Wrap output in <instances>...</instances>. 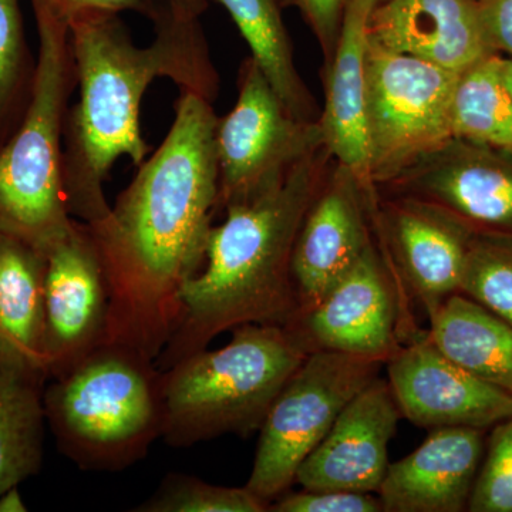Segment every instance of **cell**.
<instances>
[{"label":"cell","mask_w":512,"mask_h":512,"mask_svg":"<svg viewBox=\"0 0 512 512\" xmlns=\"http://www.w3.org/2000/svg\"><path fill=\"white\" fill-rule=\"evenodd\" d=\"M434 345L478 379L512 397V325L461 293L429 316Z\"/></svg>","instance_id":"44dd1931"},{"label":"cell","mask_w":512,"mask_h":512,"mask_svg":"<svg viewBox=\"0 0 512 512\" xmlns=\"http://www.w3.org/2000/svg\"><path fill=\"white\" fill-rule=\"evenodd\" d=\"M156 37L134 45L117 13H87L69 20L79 103L64 124L63 184L73 220L94 224L109 214L104 183L120 157L143 164L150 146L140 130V109L156 79L207 100L218 93L200 16L170 5L151 12Z\"/></svg>","instance_id":"7a4b0ae2"},{"label":"cell","mask_w":512,"mask_h":512,"mask_svg":"<svg viewBox=\"0 0 512 512\" xmlns=\"http://www.w3.org/2000/svg\"><path fill=\"white\" fill-rule=\"evenodd\" d=\"M52 9L60 18L69 20L87 13H117L127 9H144L143 0H30ZM171 8H177L200 16L207 9V0H168Z\"/></svg>","instance_id":"4dcf8cb0"},{"label":"cell","mask_w":512,"mask_h":512,"mask_svg":"<svg viewBox=\"0 0 512 512\" xmlns=\"http://www.w3.org/2000/svg\"><path fill=\"white\" fill-rule=\"evenodd\" d=\"M35 74L20 0H0V148L28 110Z\"/></svg>","instance_id":"d4e9b609"},{"label":"cell","mask_w":512,"mask_h":512,"mask_svg":"<svg viewBox=\"0 0 512 512\" xmlns=\"http://www.w3.org/2000/svg\"><path fill=\"white\" fill-rule=\"evenodd\" d=\"M45 339L47 379L69 372L106 342L110 295L92 235L84 222L46 255Z\"/></svg>","instance_id":"9a60e30c"},{"label":"cell","mask_w":512,"mask_h":512,"mask_svg":"<svg viewBox=\"0 0 512 512\" xmlns=\"http://www.w3.org/2000/svg\"><path fill=\"white\" fill-rule=\"evenodd\" d=\"M491 45L512 59V0H478Z\"/></svg>","instance_id":"1f68e13d"},{"label":"cell","mask_w":512,"mask_h":512,"mask_svg":"<svg viewBox=\"0 0 512 512\" xmlns=\"http://www.w3.org/2000/svg\"><path fill=\"white\" fill-rule=\"evenodd\" d=\"M376 202L377 188L367 187L335 161L306 212L293 249L296 312L315 306L373 244Z\"/></svg>","instance_id":"4fadbf2b"},{"label":"cell","mask_w":512,"mask_h":512,"mask_svg":"<svg viewBox=\"0 0 512 512\" xmlns=\"http://www.w3.org/2000/svg\"><path fill=\"white\" fill-rule=\"evenodd\" d=\"M156 360L103 343L43 392L46 423L80 470L119 473L163 439L164 399Z\"/></svg>","instance_id":"5b68a950"},{"label":"cell","mask_w":512,"mask_h":512,"mask_svg":"<svg viewBox=\"0 0 512 512\" xmlns=\"http://www.w3.org/2000/svg\"><path fill=\"white\" fill-rule=\"evenodd\" d=\"M278 325H242L221 349H202L161 370L163 440L187 448L261 429L269 407L305 359Z\"/></svg>","instance_id":"8992f818"},{"label":"cell","mask_w":512,"mask_h":512,"mask_svg":"<svg viewBox=\"0 0 512 512\" xmlns=\"http://www.w3.org/2000/svg\"><path fill=\"white\" fill-rule=\"evenodd\" d=\"M224 6L251 49L272 89L293 116L318 120L315 101L299 76L291 40L279 12L278 0H217Z\"/></svg>","instance_id":"603a6c76"},{"label":"cell","mask_w":512,"mask_h":512,"mask_svg":"<svg viewBox=\"0 0 512 512\" xmlns=\"http://www.w3.org/2000/svg\"><path fill=\"white\" fill-rule=\"evenodd\" d=\"M487 430L443 427L409 456L390 463L379 497L383 512L467 511Z\"/></svg>","instance_id":"ac0fdd59"},{"label":"cell","mask_w":512,"mask_h":512,"mask_svg":"<svg viewBox=\"0 0 512 512\" xmlns=\"http://www.w3.org/2000/svg\"><path fill=\"white\" fill-rule=\"evenodd\" d=\"M501 72H503L505 83H507L508 89L512 93V59L510 57L503 55V59H501Z\"/></svg>","instance_id":"836d02e7"},{"label":"cell","mask_w":512,"mask_h":512,"mask_svg":"<svg viewBox=\"0 0 512 512\" xmlns=\"http://www.w3.org/2000/svg\"><path fill=\"white\" fill-rule=\"evenodd\" d=\"M400 419L389 383L377 377L345 407L325 439L305 458L295 484L312 491L379 493Z\"/></svg>","instance_id":"2e32d148"},{"label":"cell","mask_w":512,"mask_h":512,"mask_svg":"<svg viewBox=\"0 0 512 512\" xmlns=\"http://www.w3.org/2000/svg\"><path fill=\"white\" fill-rule=\"evenodd\" d=\"M30 3L39 42L35 84L19 127L0 148V235L47 255L76 222L64 195L63 137L77 77L66 20Z\"/></svg>","instance_id":"277c9868"},{"label":"cell","mask_w":512,"mask_h":512,"mask_svg":"<svg viewBox=\"0 0 512 512\" xmlns=\"http://www.w3.org/2000/svg\"><path fill=\"white\" fill-rule=\"evenodd\" d=\"M377 190L436 205L476 234L512 237V148L453 137Z\"/></svg>","instance_id":"7c38bea8"},{"label":"cell","mask_w":512,"mask_h":512,"mask_svg":"<svg viewBox=\"0 0 512 512\" xmlns=\"http://www.w3.org/2000/svg\"><path fill=\"white\" fill-rule=\"evenodd\" d=\"M25 501H23L22 495H20L19 485L10 487L8 490L3 491L0 494V512H26Z\"/></svg>","instance_id":"d6a6232c"},{"label":"cell","mask_w":512,"mask_h":512,"mask_svg":"<svg viewBox=\"0 0 512 512\" xmlns=\"http://www.w3.org/2000/svg\"><path fill=\"white\" fill-rule=\"evenodd\" d=\"M382 362L343 353L306 355L266 413L254 467L245 484L271 504L295 484L305 458L319 446L340 413L380 375Z\"/></svg>","instance_id":"52a82bcc"},{"label":"cell","mask_w":512,"mask_h":512,"mask_svg":"<svg viewBox=\"0 0 512 512\" xmlns=\"http://www.w3.org/2000/svg\"><path fill=\"white\" fill-rule=\"evenodd\" d=\"M45 276V254L0 235V359L46 382Z\"/></svg>","instance_id":"ffe728a7"},{"label":"cell","mask_w":512,"mask_h":512,"mask_svg":"<svg viewBox=\"0 0 512 512\" xmlns=\"http://www.w3.org/2000/svg\"><path fill=\"white\" fill-rule=\"evenodd\" d=\"M272 512H383L379 494L343 490L286 491L269 504Z\"/></svg>","instance_id":"f1b7e54d"},{"label":"cell","mask_w":512,"mask_h":512,"mask_svg":"<svg viewBox=\"0 0 512 512\" xmlns=\"http://www.w3.org/2000/svg\"><path fill=\"white\" fill-rule=\"evenodd\" d=\"M348 2L349 0H279L282 6H291L301 12L322 47L326 63L332 59L338 46Z\"/></svg>","instance_id":"f546056e"},{"label":"cell","mask_w":512,"mask_h":512,"mask_svg":"<svg viewBox=\"0 0 512 512\" xmlns=\"http://www.w3.org/2000/svg\"><path fill=\"white\" fill-rule=\"evenodd\" d=\"M161 146L138 165L109 214L86 224L110 295L106 342L157 360L183 316V293L207 259L220 200L210 100L180 92Z\"/></svg>","instance_id":"6da1fadb"},{"label":"cell","mask_w":512,"mask_h":512,"mask_svg":"<svg viewBox=\"0 0 512 512\" xmlns=\"http://www.w3.org/2000/svg\"><path fill=\"white\" fill-rule=\"evenodd\" d=\"M458 74L367 40L369 174L376 188L453 138Z\"/></svg>","instance_id":"ba28073f"},{"label":"cell","mask_w":512,"mask_h":512,"mask_svg":"<svg viewBox=\"0 0 512 512\" xmlns=\"http://www.w3.org/2000/svg\"><path fill=\"white\" fill-rule=\"evenodd\" d=\"M137 512H266L269 504L244 487H222L188 474L170 473Z\"/></svg>","instance_id":"4316f807"},{"label":"cell","mask_w":512,"mask_h":512,"mask_svg":"<svg viewBox=\"0 0 512 512\" xmlns=\"http://www.w3.org/2000/svg\"><path fill=\"white\" fill-rule=\"evenodd\" d=\"M43 392L45 380L0 359V494L42 468Z\"/></svg>","instance_id":"7402d4cb"},{"label":"cell","mask_w":512,"mask_h":512,"mask_svg":"<svg viewBox=\"0 0 512 512\" xmlns=\"http://www.w3.org/2000/svg\"><path fill=\"white\" fill-rule=\"evenodd\" d=\"M458 293L512 325V237L474 232Z\"/></svg>","instance_id":"484cf974"},{"label":"cell","mask_w":512,"mask_h":512,"mask_svg":"<svg viewBox=\"0 0 512 512\" xmlns=\"http://www.w3.org/2000/svg\"><path fill=\"white\" fill-rule=\"evenodd\" d=\"M467 511L512 512V416L491 427Z\"/></svg>","instance_id":"83f0119b"},{"label":"cell","mask_w":512,"mask_h":512,"mask_svg":"<svg viewBox=\"0 0 512 512\" xmlns=\"http://www.w3.org/2000/svg\"><path fill=\"white\" fill-rule=\"evenodd\" d=\"M384 366L403 419L420 429L490 430L512 416V397L450 359L420 329Z\"/></svg>","instance_id":"5bb4252c"},{"label":"cell","mask_w":512,"mask_h":512,"mask_svg":"<svg viewBox=\"0 0 512 512\" xmlns=\"http://www.w3.org/2000/svg\"><path fill=\"white\" fill-rule=\"evenodd\" d=\"M363 2L369 3V5H372L373 8H375V6L379 5V3L384 2V0H363Z\"/></svg>","instance_id":"e575fe53"},{"label":"cell","mask_w":512,"mask_h":512,"mask_svg":"<svg viewBox=\"0 0 512 512\" xmlns=\"http://www.w3.org/2000/svg\"><path fill=\"white\" fill-rule=\"evenodd\" d=\"M372 5L349 0L338 46L326 63L325 107L318 119L333 161L370 188L367 137L366 25Z\"/></svg>","instance_id":"d6986e66"},{"label":"cell","mask_w":512,"mask_h":512,"mask_svg":"<svg viewBox=\"0 0 512 512\" xmlns=\"http://www.w3.org/2000/svg\"><path fill=\"white\" fill-rule=\"evenodd\" d=\"M406 291L377 247L376 237L356 265L315 306L284 326L306 355L343 353L384 363L419 332Z\"/></svg>","instance_id":"30bf717a"},{"label":"cell","mask_w":512,"mask_h":512,"mask_svg":"<svg viewBox=\"0 0 512 512\" xmlns=\"http://www.w3.org/2000/svg\"><path fill=\"white\" fill-rule=\"evenodd\" d=\"M323 147L319 121L293 116L249 57L239 70L237 103L215 130L218 208L249 204L274 190L296 164Z\"/></svg>","instance_id":"9c48e42d"},{"label":"cell","mask_w":512,"mask_h":512,"mask_svg":"<svg viewBox=\"0 0 512 512\" xmlns=\"http://www.w3.org/2000/svg\"><path fill=\"white\" fill-rule=\"evenodd\" d=\"M501 59V53H494L458 74L451 106L454 138L512 148V93Z\"/></svg>","instance_id":"cb8c5ba5"},{"label":"cell","mask_w":512,"mask_h":512,"mask_svg":"<svg viewBox=\"0 0 512 512\" xmlns=\"http://www.w3.org/2000/svg\"><path fill=\"white\" fill-rule=\"evenodd\" d=\"M333 160L325 147L249 204L232 205L212 227L207 259L185 286L183 316L157 357L165 370L242 325L285 326L298 311L293 249Z\"/></svg>","instance_id":"3957f363"},{"label":"cell","mask_w":512,"mask_h":512,"mask_svg":"<svg viewBox=\"0 0 512 512\" xmlns=\"http://www.w3.org/2000/svg\"><path fill=\"white\" fill-rule=\"evenodd\" d=\"M377 247L394 278L427 318L460 291L474 232L429 202L377 190Z\"/></svg>","instance_id":"8fae6325"},{"label":"cell","mask_w":512,"mask_h":512,"mask_svg":"<svg viewBox=\"0 0 512 512\" xmlns=\"http://www.w3.org/2000/svg\"><path fill=\"white\" fill-rule=\"evenodd\" d=\"M366 37L384 50L454 73L498 53L478 0H384L370 10Z\"/></svg>","instance_id":"e0dca14e"}]
</instances>
